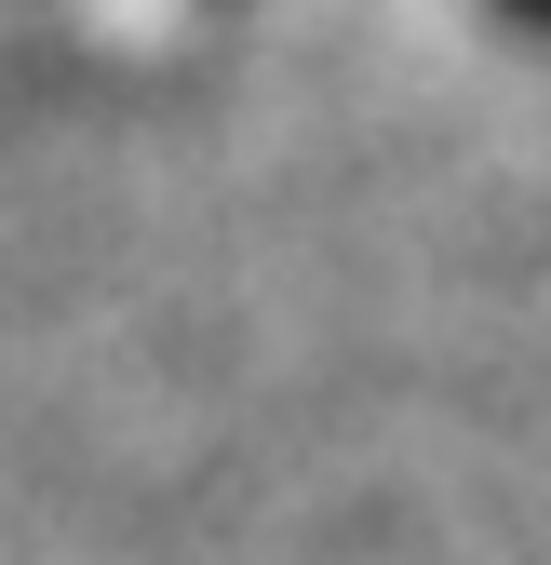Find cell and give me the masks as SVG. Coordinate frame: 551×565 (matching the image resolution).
Segmentation results:
<instances>
[{"label": "cell", "mask_w": 551, "mask_h": 565, "mask_svg": "<svg viewBox=\"0 0 551 565\" xmlns=\"http://www.w3.org/2000/svg\"><path fill=\"white\" fill-rule=\"evenodd\" d=\"M498 14H511V28H538V41H551V0H498Z\"/></svg>", "instance_id": "1"}]
</instances>
